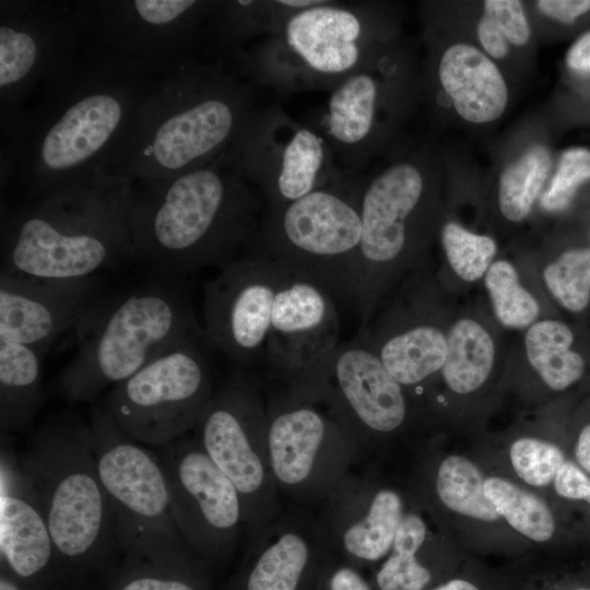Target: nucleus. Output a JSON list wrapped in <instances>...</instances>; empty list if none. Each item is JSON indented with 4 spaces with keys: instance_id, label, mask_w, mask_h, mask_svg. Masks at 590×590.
<instances>
[{
    "instance_id": "f257e3e1",
    "label": "nucleus",
    "mask_w": 590,
    "mask_h": 590,
    "mask_svg": "<svg viewBox=\"0 0 590 590\" xmlns=\"http://www.w3.org/2000/svg\"><path fill=\"white\" fill-rule=\"evenodd\" d=\"M154 79L85 39L1 132V190L25 199L113 175Z\"/></svg>"
},
{
    "instance_id": "f03ea898",
    "label": "nucleus",
    "mask_w": 590,
    "mask_h": 590,
    "mask_svg": "<svg viewBox=\"0 0 590 590\" xmlns=\"http://www.w3.org/2000/svg\"><path fill=\"white\" fill-rule=\"evenodd\" d=\"M229 150L172 179L135 184L129 213L134 253L163 279L222 269L251 248L266 203Z\"/></svg>"
},
{
    "instance_id": "7ed1b4c3",
    "label": "nucleus",
    "mask_w": 590,
    "mask_h": 590,
    "mask_svg": "<svg viewBox=\"0 0 590 590\" xmlns=\"http://www.w3.org/2000/svg\"><path fill=\"white\" fill-rule=\"evenodd\" d=\"M255 85L221 62L196 60L154 79L113 175L172 179L227 152L258 105Z\"/></svg>"
},
{
    "instance_id": "20e7f679",
    "label": "nucleus",
    "mask_w": 590,
    "mask_h": 590,
    "mask_svg": "<svg viewBox=\"0 0 590 590\" xmlns=\"http://www.w3.org/2000/svg\"><path fill=\"white\" fill-rule=\"evenodd\" d=\"M135 184L117 175L2 206L1 272L72 280L137 258L129 213Z\"/></svg>"
},
{
    "instance_id": "39448f33",
    "label": "nucleus",
    "mask_w": 590,
    "mask_h": 590,
    "mask_svg": "<svg viewBox=\"0 0 590 590\" xmlns=\"http://www.w3.org/2000/svg\"><path fill=\"white\" fill-rule=\"evenodd\" d=\"M19 459L47 521L58 560L93 564L119 548L91 424L79 413L68 410L47 418Z\"/></svg>"
},
{
    "instance_id": "423d86ee",
    "label": "nucleus",
    "mask_w": 590,
    "mask_h": 590,
    "mask_svg": "<svg viewBox=\"0 0 590 590\" xmlns=\"http://www.w3.org/2000/svg\"><path fill=\"white\" fill-rule=\"evenodd\" d=\"M78 351L58 377L68 402H91L169 350L204 340L187 292L156 283L101 306L78 330Z\"/></svg>"
},
{
    "instance_id": "0eeeda50",
    "label": "nucleus",
    "mask_w": 590,
    "mask_h": 590,
    "mask_svg": "<svg viewBox=\"0 0 590 590\" xmlns=\"http://www.w3.org/2000/svg\"><path fill=\"white\" fill-rule=\"evenodd\" d=\"M373 8L321 0L294 12L279 32L246 46L228 67L256 87L283 94L332 91L379 51Z\"/></svg>"
},
{
    "instance_id": "6e6552de",
    "label": "nucleus",
    "mask_w": 590,
    "mask_h": 590,
    "mask_svg": "<svg viewBox=\"0 0 590 590\" xmlns=\"http://www.w3.org/2000/svg\"><path fill=\"white\" fill-rule=\"evenodd\" d=\"M358 172L339 168L321 188L282 206H267L247 253L321 287L350 307L362 239Z\"/></svg>"
},
{
    "instance_id": "1a4fd4ad",
    "label": "nucleus",
    "mask_w": 590,
    "mask_h": 590,
    "mask_svg": "<svg viewBox=\"0 0 590 590\" xmlns=\"http://www.w3.org/2000/svg\"><path fill=\"white\" fill-rule=\"evenodd\" d=\"M421 158L401 160L362 182V239L350 307L368 320L379 302L415 269L428 240L432 187Z\"/></svg>"
},
{
    "instance_id": "9d476101",
    "label": "nucleus",
    "mask_w": 590,
    "mask_h": 590,
    "mask_svg": "<svg viewBox=\"0 0 590 590\" xmlns=\"http://www.w3.org/2000/svg\"><path fill=\"white\" fill-rule=\"evenodd\" d=\"M90 424L119 548L129 559L176 568L201 567L205 560L189 548L174 519L156 452L125 435L101 405L93 406Z\"/></svg>"
},
{
    "instance_id": "9b49d317",
    "label": "nucleus",
    "mask_w": 590,
    "mask_h": 590,
    "mask_svg": "<svg viewBox=\"0 0 590 590\" xmlns=\"http://www.w3.org/2000/svg\"><path fill=\"white\" fill-rule=\"evenodd\" d=\"M192 437L236 487L248 543L279 514L283 500L268 452L267 405L260 381L235 370L214 391Z\"/></svg>"
},
{
    "instance_id": "f8f14e48",
    "label": "nucleus",
    "mask_w": 590,
    "mask_h": 590,
    "mask_svg": "<svg viewBox=\"0 0 590 590\" xmlns=\"http://www.w3.org/2000/svg\"><path fill=\"white\" fill-rule=\"evenodd\" d=\"M267 441L282 500L316 510L357 468L356 442L323 402L282 389L266 398Z\"/></svg>"
},
{
    "instance_id": "ddd939ff",
    "label": "nucleus",
    "mask_w": 590,
    "mask_h": 590,
    "mask_svg": "<svg viewBox=\"0 0 590 590\" xmlns=\"http://www.w3.org/2000/svg\"><path fill=\"white\" fill-rule=\"evenodd\" d=\"M192 340L160 355L104 397L102 409L130 439L163 447L191 432L213 394L209 361Z\"/></svg>"
},
{
    "instance_id": "4468645a",
    "label": "nucleus",
    "mask_w": 590,
    "mask_h": 590,
    "mask_svg": "<svg viewBox=\"0 0 590 590\" xmlns=\"http://www.w3.org/2000/svg\"><path fill=\"white\" fill-rule=\"evenodd\" d=\"M284 389L333 411L356 442L357 465L377 440L402 430L410 415L408 390L358 335L340 343L284 384Z\"/></svg>"
},
{
    "instance_id": "2eb2a0df",
    "label": "nucleus",
    "mask_w": 590,
    "mask_h": 590,
    "mask_svg": "<svg viewBox=\"0 0 590 590\" xmlns=\"http://www.w3.org/2000/svg\"><path fill=\"white\" fill-rule=\"evenodd\" d=\"M212 0H76L84 38L153 79L196 60Z\"/></svg>"
},
{
    "instance_id": "dca6fc26",
    "label": "nucleus",
    "mask_w": 590,
    "mask_h": 590,
    "mask_svg": "<svg viewBox=\"0 0 590 590\" xmlns=\"http://www.w3.org/2000/svg\"><path fill=\"white\" fill-rule=\"evenodd\" d=\"M85 44L76 0L0 1V126L12 127L31 95Z\"/></svg>"
},
{
    "instance_id": "f3484780",
    "label": "nucleus",
    "mask_w": 590,
    "mask_h": 590,
    "mask_svg": "<svg viewBox=\"0 0 590 590\" xmlns=\"http://www.w3.org/2000/svg\"><path fill=\"white\" fill-rule=\"evenodd\" d=\"M267 206H282L327 185L338 173L326 137L281 106H258L229 150Z\"/></svg>"
},
{
    "instance_id": "a211bd4d",
    "label": "nucleus",
    "mask_w": 590,
    "mask_h": 590,
    "mask_svg": "<svg viewBox=\"0 0 590 590\" xmlns=\"http://www.w3.org/2000/svg\"><path fill=\"white\" fill-rule=\"evenodd\" d=\"M167 482L172 511L182 539L203 560L229 555L244 536L240 496L191 436H181L156 452Z\"/></svg>"
},
{
    "instance_id": "6ab92c4d",
    "label": "nucleus",
    "mask_w": 590,
    "mask_h": 590,
    "mask_svg": "<svg viewBox=\"0 0 590 590\" xmlns=\"http://www.w3.org/2000/svg\"><path fill=\"white\" fill-rule=\"evenodd\" d=\"M285 274L276 264L245 253L203 285V334L240 367L266 353L274 299Z\"/></svg>"
},
{
    "instance_id": "aec40b11",
    "label": "nucleus",
    "mask_w": 590,
    "mask_h": 590,
    "mask_svg": "<svg viewBox=\"0 0 590 590\" xmlns=\"http://www.w3.org/2000/svg\"><path fill=\"white\" fill-rule=\"evenodd\" d=\"M337 559L317 514L283 503L279 514L246 543L235 590H317Z\"/></svg>"
},
{
    "instance_id": "412c9836",
    "label": "nucleus",
    "mask_w": 590,
    "mask_h": 590,
    "mask_svg": "<svg viewBox=\"0 0 590 590\" xmlns=\"http://www.w3.org/2000/svg\"><path fill=\"white\" fill-rule=\"evenodd\" d=\"M94 278L54 280L0 272V339L44 355L101 307Z\"/></svg>"
},
{
    "instance_id": "4be33fe9",
    "label": "nucleus",
    "mask_w": 590,
    "mask_h": 590,
    "mask_svg": "<svg viewBox=\"0 0 590 590\" xmlns=\"http://www.w3.org/2000/svg\"><path fill=\"white\" fill-rule=\"evenodd\" d=\"M338 557L356 568L386 557L405 515L402 495L352 470L315 510Z\"/></svg>"
},
{
    "instance_id": "5701e85b",
    "label": "nucleus",
    "mask_w": 590,
    "mask_h": 590,
    "mask_svg": "<svg viewBox=\"0 0 590 590\" xmlns=\"http://www.w3.org/2000/svg\"><path fill=\"white\" fill-rule=\"evenodd\" d=\"M338 304L321 287L285 272L273 305L264 358L283 385L340 344Z\"/></svg>"
},
{
    "instance_id": "b1692460",
    "label": "nucleus",
    "mask_w": 590,
    "mask_h": 590,
    "mask_svg": "<svg viewBox=\"0 0 590 590\" xmlns=\"http://www.w3.org/2000/svg\"><path fill=\"white\" fill-rule=\"evenodd\" d=\"M409 294L408 304L397 302L358 333L408 391L439 375L447 356V330L437 321L429 291L418 286Z\"/></svg>"
},
{
    "instance_id": "393cba45",
    "label": "nucleus",
    "mask_w": 590,
    "mask_h": 590,
    "mask_svg": "<svg viewBox=\"0 0 590 590\" xmlns=\"http://www.w3.org/2000/svg\"><path fill=\"white\" fill-rule=\"evenodd\" d=\"M379 51L359 70L339 83L327 102L320 132L329 142L337 166L358 172L384 138L388 83L380 79Z\"/></svg>"
},
{
    "instance_id": "a878e982",
    "label": "nucleus",
    "mask_w": 590,
    "mask_h": 590,
    "mask_svg": "<svg viewBox=\"0 0 590 590\" xmlns=\"http://www.w3.org/2000/svg\"><path fill=\"white\" fill-rule=\"evenodd\" d=\"M0 555L4 567L32 580L58 560L55 544L20 459L1 441Z\"/></svg>"
},
{
    "instance_id": "bb28decb",
    "label": "nucleus",
    "mask_w": 590,
    "mask_h": 590,
    "mask_svg": "<svg viewBox=\"0 0 590 590\" xmlns=\"http://www.w3.org/2000/svg\"><path fill=\"white\" fill-rule=\"evenodd\" d=\"M320 0H212L200 33L199 54L226 64L246 46L279 32L294 12Z\"/></svg>"
},
{
    "instance_id": "cd10ccee",
    "label": "nucleus",
    "mask_w": 590,
    "mask_h": 590,
    "mask_svg": "<svg viewBox=\"0 0 590 590\" xmlns=\"http://www.w3.org/2000/svg\"><path fill=\"white\" fill-rule=\"evenodd\" d=\"M440 86L461 118L473 123L498 119L506 109L508 90L496 64L476 47H448L438 63Z\"/></svg>"
},
{
    "instance_id": "c85d7f7f",
    "label": "nucleus",
    "mask_w": 590,
    "mask_h": 590,
    "mask_svg": "<svg viewBox=\"0 0 590 590\" xmlns=\"http://www.w3.org/2000/svg\"><path fill=\"white\" fill-rule=\"evenodd\" d=\"M39 351L0 339V427L1 433L24 429L34 420L43 401Z\"/></svg>"
},
{
    "instance_id": "c756f323",
    "label": "nucleus",
    "mask_w": 590,
    "mask_h": 590,
    "mask_svg": "<svg viewBox=\"0 0 590 590\" xmlns=\"http://www.w3.org/2000/svg\"><path fill=\"white\" fill-rule=\"evenodd\" d=\"M496 356L489 330L472 317H462L447 329V356L439 375L450 391L469 394L486 382Z\"/></svg>"
},
{
    "instance_id": "7c9ffc66",
    "label": "nucleus",
    "mask_w": 590,
    "mask_h": 590,
    "mask_svg": "<svg viewBox=\"0 0 590 590\" xmlns=\"http://www.w3.org/2000/svg\"><path fill=\"white\" fill-rule=\"evenodd\" d=\"M571 329L556 319L538 320L524 334L528 363L540 379L552 390L562 391L576 384L583 375V357L571 349Z\"/></svg>"
},
{
    "instance_id": "2f4dec72",
    "label": "nucleus",
    "mask_w": 590,
    "mask_h": 590,
    "mask_svg": "<svg viewBox=\"0 0 590 590\" xmlns=\"http://www.w3.org/2000/svg\"><path fill=\"white\" fill-rule=\"evenodd\" d=\"M427 538V526L421 515L406 511L387 558L375 575L377 590H425L432 573L420 559Z\"/></svg>"
},
{
    "instance_id": "473e14b6",
    "label": "nucleus",
    "mask_w": 590,
    "mask_h": 590,
    "mask_svg": "<svg viewBox=\"0 0 590 590\" xmlns=\"http://www.w3.org/2000/svg\"><path fill=\"white\" fill-rule=\"evenodd\" d=\"M479 468L469 459L452 455L445 458L435 475V491L439 500L450 510L482 521L499 518L484 492Z\"/></svg>"
},
{
    "instance_id": "72a5a7b5",
    "label": "nucleus",
    "mask_w": 590,
    "mask_h": 590,
    "mask_svg": "<svg viewBox=\"0 0 590 590\" xmlns=\"http://www.w3.org/2000/svg\"><path fill=\"white\" fill-rule=\"evenodd\" d=\"M484 492L499 517L520 534L535 542H545L553 536V514L536 495L498 476L485 479Z\"/></svg>"
},
{
    "instance_id": "f704fd0d",
    "label": "nucleus",
    "mask_w": 590,
    "mask_h": 590,
    "mask_svg": "<svg viewBox=\"0 0 590 590\" xmlns=\"http://www.w3.org/2000/svg\"><path fill=\"white\" fill-rule=\"evenodd\" d=\"M550 168L547 149L534 145L504 169L499 178L498 203L508 221L521 222L530 214Z\"/></svg>"
},
{
    "instance_id": "c9c22d12",
    "label": "nucleus",
    "mask_w": 590,
    "mask_h": 590,
    "mask_svg": "<svg viewBox=\"0 0 590 590\" xmlns=\"http://www.w3.org/2000/svg\"><path fill=\"white\" fill-rule=\"evenodd\" d=\"M494 315L509 329H528L539 320L541 307L520 282L516 267L505 259L495 260L484 275Z\"/></svg>"
},
{
    "instance_id": "e433bc0d",
    "label": "nucleus",
    "mask_w": 590,
    "mask_h": 590,
    "mask_svg": "<svg viewBox=\"0 0 590 590\" xmlns=\"http://www.w3.org/2000/svg\"><path fill=\"white\" fill-rule=\"evenodd\" d=\"M542 275L548 292L565 309L583 310L590 302V247L562 252Z\"/></svg>"
},
{
    "instance_id": "4c0bfd02",
    "label": "nucleus",
    "mask_w": 590,
    "mask_h": 590,
    "mask_svg": "<svg viewBox=\"0 0 590 590\" xmlns=\"http://www.w3.org/2000/svg\"><path fill=\"white\" fill-rule=\"evenodd\" d=\"M441 245L453 272L465 282L484 278L495 261L497 246L493 238L468 231L456 222L441 228Z\"/></svg>"
},
{
    "instance_id": "58836bf2",
    "label": "nucleus",
    "mask_w": 590,
    "mask_h": 590,
    "mask_svg": "<svg viewBox=\"0 0 590 590\" xmlns=\"http://www.w3.org/2000/svg\"><path fill=\"white\" fill-rule=\"evenodd\" d=\"M509 457L518 476L532 486H545L553 482L566 462L559 447L534 437L515 440Z\"/></svg>"
},
{
    "instance_id": "ea45409f",
    "label": "nucleus",
    "mask_w": 590,
    "mask_h": 590,
    "mask_svg": "<svg viewBox=\"0 0 590 590\" xmlns=\"http://www.w3.org/2000/svg\"><path fill=\"white\" fill-rule=\"evenodd\" d=\"M590 179V151L574 148L565 151L548 188L541 198L547 211L566 209L575 197L578 187Z\"/></svg>"
},
{
    "instance_id": "a19ab883",
    "label": "nucleus",
    "mask_w": 590,
    "mask_h": 590,
    "mask_svg": "<svg viewBox=\"0 0 590 590\" xmlns=\"http://www.w3.org/2000/svg\"><path fill=\"white\" fill-rule=\"evenodd\" d=\"M504 34L509 44L523 46L530 39V27L520 1L487 0L484 13Z\"/></svg>"
},
{
    "instance_id": "79ce46f5",
    "label": "nucleus",
    "mask_w": 590,
    "mask_h": 590,
    "mask_svg": "<svg viewBox=\"0 0 590 590\" xmlns=\"http://www.w3.org/2000/svg\"><path fill=\"white\" fill-rule=\"evenodd\" d=\"M155 566L156 564H153V570L133 573L126 577L116 590H200L198 582L181 574L188 569L178 574H163L154 571Z\"/></svg>"
},
{
    "instance_id": "37998d69",
    "label": "nucleus",
    "mask_w": 590,
    "mask_h": 590,
    "mask_svg": "<svg viewBox=\"0 0 590 590\" xmlns=\"http://www.w3.org/2000/svg\"><path fill=\"white\" fill-rule=\"evenodd\" d=\"M553 482L559 496L590 505V477L573 462L566 461Z\"/></svg>"
},
{
    "instance_id": "c03bdc74",
    "label": "nucleus",
    "mask_w": 590,
    "mask_h": 590,
    "mask_svg": "<svg viewBox=\"0 0 590 590\" xmlns=\"http://www.w3.org/2000/svg\"><path fill=\"white\" fill-rule=\"evenodd\" d=\"M317 590H373L358 568L340 558L326 571Z\"/></svg>"
},
{
    "instance_id": "a18cd8bd",
    "label": "nucleus",
    "mask_w": 590,
    "mask_h": 590,
    "mask_svg": "<svg viewBox=\"0 0 590 590\" xmlns=\"http://www.w3.org/2000/svg\"><path fill=\"white\" fill-rule=\"evenodd\" d=\"M536 4L543 14L565 24L590 10V0H541Z\"/></svg>"
},
{
    "instance_id": "49530a36",
    "label": "nucleus",
    "mask_w": 590,
    "mask_h": 590,
    "mask_svg": "<svg viewBox=\"0 0 590 590\" xmlns=\"http://www.w3.org/2000/svg\"><path fill=\"white\" fill-rule=\"evenodd\" d=\"M477 36L485 51L496 58H504L509 51V43L504 34L484 14L477 25Z\"/></svg>"
},
{
    "instance_id": "de8ad7c7",
    "label": "nucleus",
    "mask_w": 590,
    "mask_h": 590,
    "mask_svg": "<svg viewBox=\"0 0 590 590\" xmlns=\"http://www.w3.org/2000/svg\"><path fill=\"white\" fill-rule=\"evenodd\" d=\"M566 61L568 67L576 71H590V32L570 47Z\"/></svg>"
},
{
    "instance_id": "09e8293b",
    "label": "nucleus",
    "mask_w": 590,
    "mask_h": 590,
    "mask_svg": "<svg viewBox=\"0 0 590 590\" xmlns=\"http://www.w3.org/2000/svg\"><path fill=\"white\" fill-rule=\"evenodd\" d=\"M575 456L578 464L590 473V424L585 425L579 433Z\"/></svg>"
},
{
    "instance_id": "8fccbe9b",
    "label": "nucleus",
    "mask_w": 590,
    "mask_h": 590,
    "mask_svg": "<svg viewBox=\"0 0 590 590\" xmlns=\"http://www.w3.org/2000/svg\"><path fill=\"white\" fill-rule=\"evenodd\" d=\"M432 590H480L473 582L457 578L448 580Z\"/></svg>"
},
{
    "instance_id": "3c124183",
    "label": "nucleus",
    "mask_w": 590,
    "mask_h": 590,
    "mask_svg": "<svg viewBox=\"0 0 590 590\" xmlns=\"http://www.w3.org/2000/svg\"><path fill=\"white\" fill-rule=\"evenodd\" d=\"M11 571V570H10ZM16 575L11 571V576L1 574L0 577V590H24L16 580Z\"/></svg>"
},
{
    "instance_id": "603ef678",
    "label": "nucleus",
    "mask_w": 590,
    "mask_h": 590,
    "mask_svg": "<svg viewBox=\"0 0 590 590\" xmlns=\"http://www.w3.org/2000/svg\"><path fill=\"white\" fill-rule=\"evenodd\" d=\"M576 590H590V588L589 587H581V588H578Z\"/></svg>"
}]
</instances>
